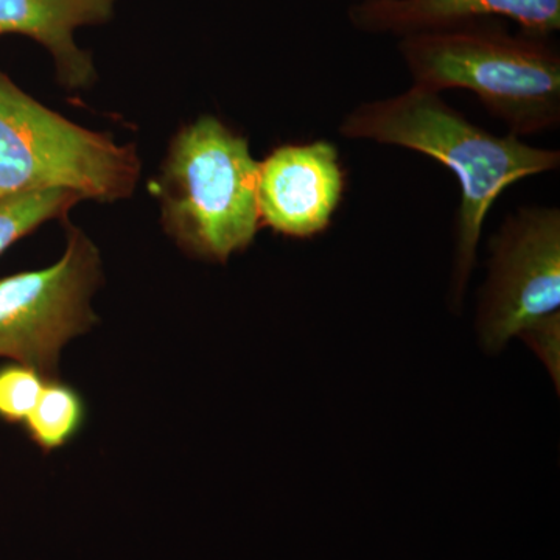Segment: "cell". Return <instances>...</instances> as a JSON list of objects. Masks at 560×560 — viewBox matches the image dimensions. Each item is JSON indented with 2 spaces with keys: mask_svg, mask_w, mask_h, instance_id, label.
<instances>
[{
  "mask_svg": "<svg viewBox=\"0 0 560 560\" xmlns=\"http://www.w3.org/2000/svg\"><path fill=\"white\" fill-rule=\"evenodd\" d=\"M342 138L416 151L447 167L458 180L452 301L458 305L477 264L486 217L518 180L558 171L560 151L541 149L508 132L493 135L452 108L441 94L412 86L364 102L341 120Z\"/></svg>",
  "mask_w": 560,
  "mask_h": 560,
  "instance_id": "cell-1",
  "label": "cell"
},
{
  "mask_svg": "<svg viewBox=\"0 0 560 560\" xmlns=\"http://www.w3.org/2000/svg\"><path fill=\"white\" fill-rule=\"evenodd\" d=\"M397 50L415 86L469 91L517 138L559 128L560 54L548 38L488 21L407 36Z\"/></svg>",
  "mask_w": 560,
  "mask_h": 560,
  "instance_id": "cell-2",
  "label": "cell"
},
{
  "mask_svg": "<svg viewBox=\"0 0 560 560\" xmlns=\"http://www.w3.org/2000/svg\"><path fill=\"white\" fill-rule=\"evenodd\" d=\"M257 168L248 138L219 117L183 125L154 180L162 230L187 256L226 264L261 228Z\"/></svg>",
  "mask_w": 560,
  "mask_h": 560,
  "instance_id": "cell-3",
  "label": "cell"
},
{
  "mask_svg": "<svg viewBox=\"0 0 560 560\" xmlns=\"http://www.w3.org/2000/svg\"><path fill=\"white\" fill-rule=\"evenodd\" d=\"M140 173L135 143L68 119L0 69V198L61 189L113 205L132 197Z\"/></svg>",
  "mask_w": 560,
  "mask_h": 560,
  "instance_id": "cell-4",
  "label": "cell"
},
{
  "mask_svg": "<svg viewBox=\"0 0 560 560\" xmlns=\"http://www.w3.org/2000/svg\"><path fill=\"white\" fill-rule=\"evenodd\" d=\"M60 259L39 270L0 279V359L60 377L61 350L98 323L92 298L103 283L101 249L81 228L65 221Z\"/></svg>",
  "mask_w": 560,
  "mask_h": 560,
  "instance_id": "cell-5",
  "label": "cell"
},
{
  "mask_svg": "<svg viewBox=\"0 0 560 560\" xmlns=\"http://www.w3.org/2000/svg\"><path fill=\"white\" fill-rule=\"evenodd\" d=\"M489 253L477 326L485 349L497 352L559 312L560 209L512 210L490 238Z\"/></svg>",
  "mask_w": 560,
  "mask_h": 560,
  "instance_id": "cell-6",
  "label": "cell"
},
{
  "mask_svg": "<svg viewBox=\"0 0 560 560\" xmlns=\"http://www.w3.org/2000/svg\"><path fill=\"white\" fill-rule=\"evenodd\" d=\"M346 172L330 140L283 143L257 168L261 228L290 238H312L329 230L345 200Z\"/></svg>",
  "mask_w": 560,
  "mask_h": 560,
  "instance_id": "cell-7",
  "label": "cell"
},
{
  "mask_svg": "<svg viewBox=\"0 0 560 560\" xmlns=\"http://www.w3.org/2000/svg\"><path fill=\"white\" fill-rule=\"evenodd\" d=\"M348 18L355 31L399 39L488 21H511L526 35L550 38L560 31V0H360Z\"/></svg>",
  "mask_w": 560,
  "mask_h": 560,
  "instance_id": "cell-8",
  "label": "cell"
},
{
  "mask_svg": "<svg viewBox=\"0 0 560 560\" xmlns=\"http://www.w3.org/2000/svg\"><path fill=\"white\" fill-rule=\"evenodd\" d=\"M117 3L119 0H0V38L35 40L49 54L61 88L91 90L97 83V66L91 51L77 43V33L108 24Z\"/></svg>",
  "mask_w": 560,
  "mask_h": 560,
  "instance_id": "cell-9",
  "label": "cell"
},
{
  "mask_svg": "<svg viewBox=\"0 0 560 560\" xmlns=\"http://www.w3.org/2000/svg\"><path fill=\"white\" fill-rule=\"evenodd\" d=\"M86 420L88 405L83 394L58 377L46 382L38 404L22 427L40 452L54 453L75 441Z\"/></svg>",
  "mask_w": 560,
  "mask_h": 560,
  "instance_id": "cell-10",
  "label": "cell"
},
{
  "mask_svg": "<svg viewBox=\"0 0 560 560\" xmlns=\"http://www.w3.org/2000/svg\"><path fill=\"white\" fill-rule=\"evenodd\" d=\"M81 197L70 190H46L0 198V256L49 221H68Z\"/></svg>",
  "mask_w": 560,
  "mask_h": 560,
  "instance_id": "cell-11",
  "label": "cell"
},
{
  "mask_svg": "<svg viewBox=\"0 0 560 560\" xmlns=\"http://www.w3.org/2000/svg\"><path fill=\"white\" fill-rule=\"evenodd\" d=\"M47 378L35 368L10 363L0 366V420L22 425L38 404Z\"/></svg>",
  "mask_w": 560,
  "mask_h": 560,
  "instance_id": "cell-12",
  "label": "cell"
},
{
  "mask_svg": "<svg viewBox=\"0 0 560 560\" xmlns=\"http://www.w3.org/2000/svg\"><path fill=\"white\" fill-rule=\"evenodd\" d=\"M521 337L528 342L530 349L536 350L547 370L551 372L552 378H556V385L559 386L560 312L540 320Z\"/></svg>",
  "mask_w": 560,
  "mask_h": 560,
  "instance_id": "cell-13",
  "label": "cell"
},
{
  "mask_svg": "<svg viewBox=\"0 0 560 560\" xmlns=\"http://www.w3.org/2000/svg\"><path fill=\"white\" fill-rule=\"evenodd\" d=\"M353 2H360V0H353Z\"/></svg>",
  "mask_w": 560,
  "mask_h": 560,
  "instance_id": "cell-14",
  "label": "cell"
}]
</instances>
